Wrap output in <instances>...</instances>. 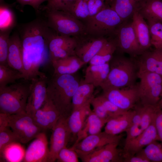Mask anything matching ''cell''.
<instances>
[{
	"label": "cell",
	"instance_id": "obj_40",
	"mask_svg": "<svg viewBox=\"0 0 162 162\" xmlns=\"http://www.w3.org/2000/svg\"><path fill=\"white\" fill-rule=\"evenodd\" d=\"M88 0H77L68 12L83 22L89 17Z\"/></svg>",
	"mask_w": 162,
	"mask_h": 162
},
{
	"label": "cell",
	"instance_id": "obj_13",
	"mask_svg": "<svg viewBox=\"0 0 162 162\" xmlns=\"http://www.w3.org/2000/svg\"><path fill=\"white\" fill-rule=\"evenodd\" d=\"M50 141L49 162L56 161L58 154L67 146L72 135L68 128L67 118L61 117L52 129Z\"/></svg>",
	"mask_w": 162,
	"mask_h": 162
},
{
	"label": "cell",
	"instance_id": "obj_6",
	"mask_svg": "<svg viewBox=\"0 0 162 162\" xmlns=\"http://www.w3.org/2000/svg\"><path fill=\"white\" fill-rule=\"evenodd\" d=\"M45 11L44 19L48 26L58 34L75 37L86 33L83 22L69 13L58 10Z\"/></svg>",
	"mask_w": 162,
	"mask_h": 162
},
{
	"label": "cell",
	"instance_id": "obj_41",
	"mask_svg": "<svg viewBox=\"0 0 162 162\" xmlns=\"http://www.w3.org/2000/svg\"><path fill=\"white\" fill-rule=\"evenodd\" d=\"M12 30H0V64L8 65L7 57L10 33Z\"/></svg>",
	"mask_w": 162,
	"mask_h": 162
},
{
	"label": "cell",
	"instance_id": "obj_2",
	"mask_svg": "<svg viewBox=\"0 0 162 162\" xmlns=\"http://www.w3.org/2000/svg\"><path fill=\"white\" fill-rule=\"evenodd\" d=\"M80 82L73 74H53L47 83V97L52 101L61 117L67 118L72 110L73 97Z\"/></svg>",
	"mask_w": 162,
	"mask_h": 162
},
{
	"label": "cell",
	"instance_id": "obj_34",
	"mask_svg": "<svg viewBox=\"0 0 162 162\" xmlns=\"http://www.w3.org/2000/svg\"><path fill=\"white\" fill-rule=\"evenodd\" d=\"M25 152L20 143H12L5 147L0 154V158L7 162L22 161Z\"/></svg>",
	"mask_w": 162,
	"mask_h": 162
},
{
	"label": "cell",
	"instance_id": "obj_18",
	"mask_svg": "<svg viewBox=\"0 0 162 162\" xmlns=\"http://www.w3.org/2000/svg\"><path fill=\"white\" fill-rule=\"evenodd\" d=\"M159 141L155 121L127 145L124 146L123 157L136 154L151 143Z\"/></svg>",
	"mask_w": 162,
	"mask_h": 162
},
{
	"label": "cell",
	"instance_id": "obj_15",
	"mask_svg": "<svg viewBox=\"0 0 162 162\" xmlns=\"http://www.w3.org/2000/svg\"><path fill=\"white\" fill-rule=\"evenodd\" d=\"M119 143H111L87 153L77 154L83 162H123V151L118 148Z\"/></svg>",
	"mask_w": 162,
	"mask_h": 162
},
{
	"label": "cell",
	"instance_id": "obj_33",
	"mask_svg": "<svg viewBox=\"0 0 162 162\" xmlns=\"http://www.w3.org/2000/svg\"><path fill=\"white\" fill-rule=\"evenodd\" d=\"M114 40L111 38L92 58L89 62V64H103L109 63L116 51Z\"/></svg>",
	"mask_w": 162,
	"mask_h": 162
},
{
	"label": "cell",
	"instance_id": "obj_44",
	"mask_svg": "<svg viewBox=\"0 0 162 162\" xmlns=\"http://www.w3.org/2000/svg\"><path fill=\"white\" fill-rule=\"evenodd\" d=\"M108 5L106 0H88L89 17L96 15Z\"/></svg>",
	"mask_w": 162,
	"mask_h": 162
},
{
	"label": "cell",
	"instance_id": "obj_20",
	"mask_svg": "<svg viewBox=\"0 0 162 162\" xmlns=\"http://www.w3.org/2000/svg\"><path fill=\"white\" fill-rule=\"evenodd\" d=\"M90 104L93 108V112L100 118L108 121L126 112L119 108L103 94L94 97Z\"/></svg>",
	"mask_w": 162,
	"mask_h": 162
},
{
	"label": "cell",
	"instance_id": "obj_28",
	"mask_svg": "<svg viewBox=\"0 0 162 162\" xmlns=\"http://www.w3.org/2000/svg\"><path fill=\"white\" fill-rule=\"evenodd\" d=\"M108 121L99 117L92 111L86 118L82 128L78 134L75 143H77L88 136L101 132L102 128Z\"/></svg>",
	"mask_w": 162,
	"mask_h": 162
},
{
	"label": "cell",
	"instance_id": "obj_46",
	"mask_svg": "<svg viewBox=\"0 0 162 162\" xmlns=\"http://www.w3.org/2000/svg\"><path fill=\"white\" fill-rule=\"evenodd\" d=\"M63 0H48L46 4L41 8L43 11L62 10Z\"/></svg>",
	"mask_w": 162,
	"mask_h": 162
},
{
	"label": "cell",
	"instance_id": "obj_47",
	"mask_svg": "<svg viewBox=\"0 0 162 162\" xmlns=\"http://www.w3.org/2000/svg\"><path fill=\"white\" fill-rule=\"evenodd\" d=\"M48 0H16L22 6L28 5L32 6L37 12L41 9V4Z\"/></svg>",
	"mask_w": 162,
	"mask_h": 162
},
{
	"label": "cell",
	"instance_id": "obj_9",
	"mask_svg": "<svg viewBox=\"0 0 162 162\" xmlns=\"http://www.w3.org/2000/svg\"><path fill=\"white\" fill-rule=\"evenodd\" d=\"M74 37L76 42L74 55L85 64L89 62L109 40L107 38L94 36L86 33Z\"/></svg>",
	"mask_w": 162,
	"mask_h": 162
},
{
	"label": "cell",
	"instance_id": "obj_1",
	"mask_svg": "<svg viewBox=\"0 0 162 162\" xmlns=\"http://www.w3.org/2000/svg\"><path fill=\"white\" fill-rule=\"evenodd\" d=\"M22 46L24 74L31 78L40 76L39 69L48 59V44L55 33L44 19L37 18L17 27Z\"/></svg>",
	"mask_w": 162,
	"mask_h": 162
},
{
	"label": "cell",
	"instance_id": "obj_50",
	"mask_svg": "<svg viewBox=\"0 0 162 162\" xmlns=\"http://www.w3.org/2000/svg\"><path fill=\"white\" fill-rule=\"evenodd\" d=\"M77 0H63L62 10L68 12Z\"/></svg>",
	"mask_w": 162,
	"mask_h": 162
},
{
	"label": "cell",
	"instance_id": "obj_49",
	"mask_svg": "<svg viewBox=\"0 0 162 162\" xmlns=\"http://www.w3.org/2000/svg\"><path fill=\"white\" fill-rule=\"evenodd\" d=\"M123 158L124 162H150L147 158L139 154L133 156H123Z\"/></svg>",
	"mask_w": 162,
	"mask_h": 162
},
{
	"label": "cell",
	"instance_id": "obj_27",
	"mask_svg": "<svg viewBox=\"0 0 162 162\" xmlns=\"http://www.w3.org/2000/svg\"><path fill=\"white\" fill-rule=\"evenodd\" d=\"M144 0H112L110 7L123 21L129 20L137 11Z\"/></svg>",
	"mask_w": 162,
	"mask_h": 162
},
{
	"label": "cell",
	"instance_id": "obj_53",
	"mask_svg": "<svg viewBox=\"0 0 162 162\" xmlns=\"http://www.w3.org/2000/svg\"><path fill=\"white\" fill-rule=\"evenodd\" d=\"M112 0H106L107 3L110 5L111 2L112 1Z\"/></svg>",
	"mask_w": 162,
	"mask_h": 162
},
{
	"label": "cell",
	"instance_id": "obj_7",
	"mask_svg": "<svg viewBox=\"0 0 162 162\" xmlns=\"http://www.w3.org/2000/svg\"><path fill=\"white\" fill-rule=\"evenodd\" d=\"M140 81L137 85L140 101L142 105L158 104L162 90V76L150 72L138 73Z\"/></svg>",
	"mask_w": 162,
	"mask_h": 162
},
{
	"label": "cell",
	"instance_id": "obj_37",
	"mask_svg": "<svg viewBox=\"0 0 162 162\" xmlns=\"http://www.w3.org/2000/svg\"><path fill=\"white\" fill-rule=\"evenodd\" d=\"M157 141L151 143L137 154L143 155L150 162H162V142Z\"/></svg>",
	"mask_w": 162,
	"mask_h": 162
},
{
	"label": "cell",
	"instance_id": "obj_42",
	"mask_svg": "<svg viewBox=\"0 0 162 162\" xmlns=\"http://www.w3.org/2000/svg\"><path fill=\"white\" fill-rule=\"evenodd\" d=\"M79 158L76 151L73 147L68 148L66 146L59 151L56 161L58 162H78Z\"/></svg>",
	"mask_w": 162,
	"mask_h": 162
},
{
	"label": "cell",
	"instance_id": "obj_43",
	"mask_svg": "<svg viewBox=\"0 0 162 162\" xmlns=\"http://www.w3.org/2000/svg\"><path fill=\"white\" fill-rule=\"evenodd\" d=\"M43 130L34 122L29 126L19 137L20 143L25 144L34 138Z\"/></svg>",
	"mask_w": 162,
	"mask_h": 162
},
{
	"label": "cell",
	"instance_id": "obj_30",
	"mask_svg": "<svg viewBox=\"0 0 162 162\" xmlns=\"http://www.w3.org/2000/svg\"><path fill=\"white\" fill-rule=\"evenodd\" d=\"M137 11L146 20L162 22V0H144Z\"/></svg>",
	"mask_w": 162,
	"mask_h": 162
},
{
	"label": "cell",
	"instance_id": "obj_4",
	"mask_svg": "<svg viewBox=\"0 0 162 162\" xmlns=\"http://www.w3.org/2000/svg\"><path fill=\"white\" fill-rule=\"evenodd\" d=\"M30 84L15 82L0 87V112L12 115L25 112Z\"/></svg>",
	"mask_w": 162,
	"mask_h": 162
},
{
	"label": "cell",
	"instance_id": "obj_39",
	"mask_svg": "<svg viewBox=\"0 0 162 162\" xmlns=\"http://www.w3.org/2000/svg\"><path fill=\"white\" fill-rule=\"evenodd\" d=\"M15 23L13 13L5 4H0V30H12Z\"/></svg>",
	"mask_w": 162,
	"mask_h": 162
},
{
	"label": "cell",
	"instance_id": "obj_23",
	"mask_svg": "<svg viewBox=\"0 0 162 162\" xmlns=\"http://www.w3.org/2000/svg\"><path fill=\"white\" fill-rule=\"evenodd\" d=\"M135 112L134 109H132L110 119L105 125L104 131L114 135L125 132L131 125Z\"/></svg>",
	"mask_w": 162,
	"mask_h": 162
},
{
	"label": "cell",
	"instance_id": "obj_32",
	"mask_svg": "<svg viewBox=\"0 0 162 162\" xmlns=\"http://www.w3.org/2000/svg\"><path fill=\"white\" fill-rule=\"evenodd\" d=\"M16 142L20 143V140L8 125L7 114L0 112V154L6 146Z\"/></svg>",
	"mask_w": 162,
	"mask_h": 162
},
{
	"label": "cell",
	"instance_id": "obj_19",
	"mask_svg": "<svg viewBox=\"0 0 162 162\" xmlns=\"http://www.w3.org/2000/svg\"><path fill=\"white\" fill-rule=\"evenodd\" d=\"M137 63L138 72H150L162 76V49L145 51Z\"/></svg>",
	"mask_w": 162,
	"mask_h": 162
},
{
	"label": "cell",
	"instance_id": "obj_12",
	"mask_svg": "<svg viewBox=\"0 0 162 162\" xmlns=\"http://www.w3.org/2000/svg\"><path fill=\"white\" fill-rule=\"evenodd\" d=\"M122 136V134L114 135L101 131L86 136L72 147L77 154H86L109 144L119 143Z\"/></svg>",
	"mask_w": 162,
	"mask_h": 162
},
{
	"label": "cell",
	"instance_id": "obj_29",
	"mask_svg": "<svg viewBox=\"0 0 162 162\" xmlns=\"http://www.w3.org/2000/svg\"><path fill=\"white\" fill-rule=\"evenodd\" d=\"M7 119L8 125L19 139L22 134L34 122L32 117L26 112L12 115L7 114Z\"/></svg>",
	"mask_w": 162,
	"mask_h": 162
},
{
	"label": "cell",
	"instance_id": "obj_38",
	"mask_svg": "<svg viewBox=\"0 0 162 162\" xmlns=\"http://www.w3.org/2000/svg\"><path fill=\"white\" fill-rule=\"evenodd\" d=\"M141 105L142 116L140 126L143 131L155 121L157 114L160 108L158 104Z\"/></svg>",
	"mask_w": 162,
	"mask_h": 162
},
{
	"label": "cell",
	"instance_id": "obj_22",
	"mask_svg": "<svg viewBox=\"0 0 162 162\" xmlns=\"http://www.w3.org/2000/svg\"><path fill=\"white\" fill-rule=\"evenodd\" d=\"M132 22L138 42L144 52L152 46L148 25L145 19L137 11L133 15Z\"/></svg>",
	"mask_w": 162,
	"mask_h": 162
},
{
	"label": "cell",
	"instance_id": "obj_21",
	"mask_svg": "<svg viewBox=\"0 0 162 162\" xmlns=\"http://www.w3.org/2000/svg\"><path fill=\"white\" fill-rule=\"evenodd\" d=\"M7 64L9 67L19 71L23 75L22 46L18 32H14L10 36Z\"/></svg>",
	"mask_w": 162,
	"mask_h": 162
},
{
	"label": "cell",
	"instance_id": "obj_35",
	"mask_svg": "<svg viewBox=\"0 0 162 162\" xmlns=\"http://www.w3.org/2000/svg\"><path fill=\"white\" fill-rule=\"evenodd\" d=\"M23 79L22 74L8 65L0 64V87L16 82V80Z\"/></svg>",
	"mask_w": 162,
	"mask_h": 162
},
{
	"label": "cell",
	"instance_id": "obj_11",
	"mask_svg": "<svg viewBox=\"0 0 162 162\" xmlns=\"http://www.w3.org/2000/svg\"><path fill=\"white\" fill-rule=\"evenodd\" d=\"M46 76L38 77L30 81V92L26 109V113L32 117L43 106L47 96Z\"/></svg>",
	"mask_w": 162,
	"mask_h": 162
},
{
	"label": "cell",
	"instance_id": "obj_8",
	"mask_svg": "<svg viewBox=\"0 0 162 162\" xmlns=\"http://www.w3.org/2000/svg\"><path fill=\"white\" fill-rule=\"evenodd\" d=\"M123 21L116 28L112 36L119 53H126L132 57L140 56L144 52L137 38L132 21Z\"/></svg>",
	"mask_w": 162,
	"mask_h": 162
},
{
	"label": "cell",
	"instance_id": "obj_10",
	"mask_svg": "<svg viewBox=\"0 0 162 162\" xmlns=\"http://www.w3.org/2000/svg\"><path fill=\"white\" fill-rule=\"evenodd\" d=\"M122 110L127 111L135 107L139 101L137 85L103 91L102 94Z\"/></svg>",
	"mask_w": 162,
	"mask_h": 162
},
{
	"label": "cell",
	"instance_id": "obj_16",
	"mask_svg": "<svg viewBox=\"0 0 162 162\" xmlns=\"http://www.w3.org/2000/svg\"><path fill=\"white\" fill-rule=\"evenodd\" d=\"M49 147L45 133L41 132L34 138L25 152L22 161L24 162H48Z\"/></svg>",
	"mask_w": 162,
	"mask_h": 162
},
{
	"label": "cell",
	"instance_id": "obj_51",
	"mask_svg": "<svg viewBox=\"0 0 162 162\" xmlns=\"http://www.w3.org/2000/svg\"><path fill=\"white\" fill-rule=\"evenodd\" d=\"M158 104L160 108L162 110V90L160 96V99Z\"/></svg>",
	"mask_w": 162,
	"mask_h": 162
},
{
	"label": "cell",
	"instance_id": "obj_14",
	"mask_svg": "<svg viewBox=\"0 0 162 162\" xmlns=\"http://www.w3.org/2000/svg\"><path fill=\"white\" fill-rule=\"evenodd\" d=\"M74 37L61 35L56 32L48 44L50 61L52 62L74 55L76 45Z\"/></svg>",
	"mask_w": 162,
	"mask_h": 162
},
{
	"label": "cell",
	"instance_id": "obj_17",
	"mask_svg": "<svg viewBox=\"0 0 162 162\" xmlns=\"http://www.w3.org/2000/svg\"><path fill=\"white\" fill-rule=\"evenodd\" d=\"M61 117L60 114L48 98L42 106L34 114V122L43 130L52 129Z\"/></svg>",
	"mask_w": 162,
	"mask_h": 162
},
{
	"label": "cell",
	"instance_id": "obj_24",
	"mask_svg": "<svg viewBox=\"0 0 162 162\" xmlns=\"http://www.w3.org/2000/svg\"><path fill=\"white\" fill-rule=\"evenodd\" d=\"M90 103L72 110L67 118L68 128L72 135L76 136L82 128L88 116L92 112Z\"/></svg>",
	"mask_w": 162,
	"mask_h": 162
},
{
	"label": "cell",
	"instance_id": "obj_3",
	"mask_svg": "<svg viewBox=\"0 0 162 162\" xmlns=\"http://www.w3.org/2000/svg\"><path fill=\"white\" fill-rule=\"evenodd\" d=\"M108 75L100 87L103 91L126 87L134 85L138 70L132 60L122 55L114 56L109 62Z\"/></svg>",
	"mask_w": 162,
	"mask_h": 162
},
{
	"label": "cell",
	"instance_id": "obj_25",
	"mask_svg": "<svg viewBox=\"0 0 162 162\" xmlns=\"http://www.w3.org/2000/svg\"><path fill=\"white\" fill-rule=\"evenodd\" d=\"M110 70L109 63L103 64H89L86 68L83 82L95 87H100L106 79Z\"/></svg>",
	"mask_w": 162,
	"mask_h": 162
},
{
	"label": "cell",
	"instance_id": "obj_36",
	"mask_svg": "<svg viewBox=\"0 0 162 162\" xmlns=\"http://www.w3.org/2000/svg\"><path fill=\"white\" fill-rule=\"evenodd\" d=\"M146 20L149 28L152 45L156 49H162V22L153 19Z\"/></svg>",
	"mask_w": 162,
	"mask_h": 162
},
{
	"label": "cell",
	"instance_id": "obj_45",
	"mask_svg": "<svg viewBox=\"0 0 162 162\" xmlns=\"http://www.w3.org/2000/svg\"><path fill=\"white\" fill-rule=\"evenodd\" d=\"M143 131L139 125L131 124L126 131V136L124 146L127 145L131 141L139 136Z\"/></svg>",
	"mask_w": 162,
	"mask_h": 162
},
{
	"label": "cell",
	"instance_id": "obj_52",
	"mask_svg": "<svg viewBox=\"0 0 162 162\" xmlns=\"http://www.w3.org/2000/svg\"><path fill=\"white\" fill-rule=\"evenodd\" d=\"M0 4H4V0H0Z\"/></svg>",
	"mask_w": 162,
	"mask_h": 162
},
{
	"label": "cell",
	"instance_id": "obj_31",
	"mask_svg": "<svg viewBox=\"0 0 162 162\" xmlns=\"http://www.w3.org/2000/svg\"><path fill=\"white\" fill-rule=\"evenodd\" d=\"M95 87L92 85L82 81L80 82L72 98L73 110L90 103L94 97V92Z\"/></svg>",
	"mask_w": 162,
	"mask_h": 162
},
{
	"label": "cell",
	"instance_id": "obj_5",
	"mask_svg": "<svg viewBox=\"0 0 162 162\" xmlns=\"http://www.w3.org/2000/svg\"><path fill=\"white\" fill-rule=\"evenodd\" d=\"M123 22L117 13L108 5L83 23L86 34L97 37L106 38L111 37Z\"/></svg>",
	"mask_w": 162,
	"mask_h": 162
},
{
	"label": "cell",
	"instance_id": "obj_26",
	"mask_svg": "<svg viewBox=\"0 0 162 162\" xmlns=\"http://www.w3.org/2000/svg\"><path fill=\"white\" fill-rule=\"evenodd\" d=\"M53 74H73L85 64L75 55L70 56L52 62Z\"/></svg>",
	"mask_w": 162,
	"mask_h": 162
},
{
	"label": "cell",
	"instance_id": "obj_48",
	"mask_svg": "<svg viewBox=\"0 0 162 162\" xmlns=\"http://www.w3.org/2000/svg\"><path fill=\"white\" fill-rule=\"evenodd\" d=\"M155 124L159 141L162 142V110L161 109L157 114Z\"/></svg>",
	"mask_w": 162,
	"mask_h": 162
}]
</instances>
